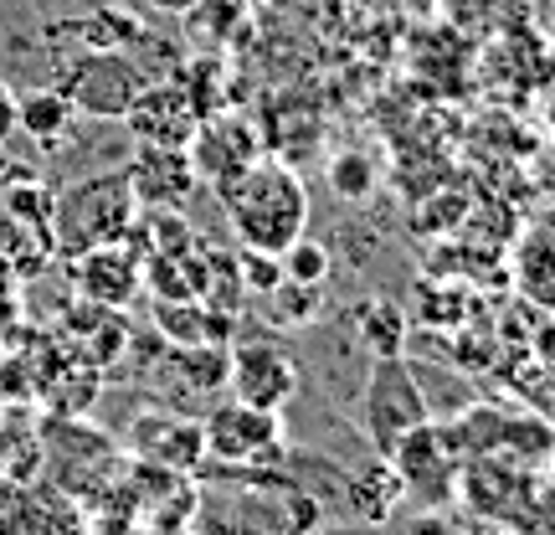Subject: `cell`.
<instances>
[{"mask_svg":"<svg viewBox=\"0 0 555 535\" xmlns=\"http://www.w3.org/2000/svg\"><path fill=\"white\" fill-rule=\"evenodd\" d=\"M16 139V88L0 78V144Z\"/></svg>","mask_w":555,"mask_h":535,"instance_id":"cell-27","label":"cell"},{"mask_svg":"<svg viewBox=\"0 0 555 535\" xmlns=\"http://www.w3.org/2000/svg\"><path fill=\"white\" fill-rule=\"evenodd\" d=\"M530 180H535V191H540V196L555 201V139H551V144H545V150L535 155V165H530Z\"/></svg>","mask_w":555,"mask_h":535,"instance_id":"cell-26","label":"cell"},{"mask_svg":"<svg viewBox=\"0 0 555 535\" xmlns=\"http://www.w3.org/2000/svg\"><path fill=\"white\" fill-rule=\"evenodd\" d=\"M330 191L339 201H350V206L371 201V191H376V160L365 155V150H339L330 160Z\"/></svg>","mask_w":555,"mask_h":535,"instance_id":"cell-22","label":"cell"},{"mask_svg":"<svg viewBox=\"0 0 555 535\" xmlns=\"http://www.w3.org/2000/svg\"><path fill=\"white\" fill-rule=\"evenodd\" d=\"M150 82V67L134 62L124 47H88L62 62L57 88L78 109V119H124Z\"/></svg>","mask_w":555,"mask_h":535,"instance_id":"cell-3","label":"cell"},{"mask_svg":"<svg viewBox=\"0 0 555 535\" xmlns=\"http://www.w3.org/2000/svg\"><path fill=\"white\" fill-rule=\"evenodd\" d=\"M519 525H525V535H555V484H545V489H535V495H525V505H519Z\"/></svg>","mask_w":555,"mask_h":535,"instance_id":"cell-25","label":"cell"},{"mask_svg":"<svg viewBox=\"0 0 555 535\" xmlns=\"http://www.w3.org/2000/svg\"><path fill=\"white\" fill-rule=\"evenodd\" d=\"M324 309V283H294V278H278L273 289L262 294V315L273 319L278 330H309Z\"/></svg>","mask_w":555,"mask_h":535,"instance_id":"cell-18","label":"cell"},{"mask_svg":"<svg viewBox=\"0 0 555 535\" xmlns=\"http://www.w3.org/2000/svg\"><path fill=\"white\" fill-rule=\"evenodd\" d=\"M227 386L247 407L283 412V402L298 392V360L283 345H273V340H242V345H232V377H227Z\"/></svg>","mask_w":555,"mask_h":535,"instance_id":"cell-10","label":"cell"},{"mask_svg":"<svg viewBox=\"0 0 555 535\" xmlns=\"http://www.w3.org/2000/svg\"><path fill=\"white\" fill-rule=\"evenodd\" d=\"M206 454L221 463H283V417L268 407H247V402H221L217 412L201 422Z\"/></svg>","mask_w":555,"mask_h":535,"instance_id":"cell-6","label":"cell"},{"mask_svg":"<svg viewBox=\"0 0 555 535\" xmlns=\"http://www.w3.org/2000/svg\"><path fill=\"white\" fill-rule=\"evenodd\" d=\"M67 345H73V356L82 366H114L119 351L129 345V319H124V309L82 298L78 309L67 315Z\"/></svg>","mask_w":555,"mask_h":535,"instance_id":"cell-13","label":"cell"},{"mask_svg":"<svg viewBox=\"0 0 555 535\" xmlns=\"http://www.w3.org/2000/svg\"><path fill=\"white\" fill-rule=\"evenodd\" d=\"M380 458H391L401 489H406V499H416V505H442V499L457 495L463 454H457V443H453V428H437L433 417L416 422L406 437H397V448Z\"/></svg>","mask_w":555,"mask_h":535,"instance_id":"cell-5","label":"cell"},{"mask_svg":"<svg viewBox=\"0 0 555 535\" xmlns=\"http://www.w3.org/2000/svg\"><path fill=\"white\" fill-rule=\"evenodd\" d=\"M180 21L191 26V47H227L242 21V0H196V11H185Z\"/></svg>","mask_w":555,"mask_h":535,"instance_id":"cell-20","label":"cell"},{"mask_svg":"<svg viewBox=\"0 0 555 535\" xmlns=\"http://www.w3.org/2000/svg\"><path fill=\"white\" fill-rule=\"evenodd\" d=\"M170 366H180L185 386L221 392L232 377V345L227 340H201V345H170Z\"/></svg>","mask_w":555,"mask_h":535,"instance_id":"cell-19","label":"cell"},{"mask_svg":"<svg viewBox=\"0 0 555 535\" xmlns=\"http://www.w3.org/2000/svg\"><path fill=\"white\" fill-rule=\"evenodd\" d=\"M155 330L165 345H201V340L232 345V315L206 298H155Z\"/></svg>","mask_w":555,"mask_h":535,"instance_id":"cell-14","label":"cell"},{"mask_svg":"<svg viewBox=\"0 0 555 535\" xmlns=\"http://www.w3.org/2000/svg\"><path fill=\"white\" fill-rule=\"evenodd\" d=\"M185 150H191V160H196V176L206 180L211 191H221L227 180H237L242 170L262 155V139L242 114L217 109V114H206V119L196 124V139H191Z\"/></svg>","mask_w":555,"mask_h":535,"instance_id":"cell-8","label":"cell"},{"mask_svg":"<svg viewBox=\"0 0 555 535\" xmlns=\"http://www.w3.org/2000/svg\"><path fill=\"white\" fill-rule=\"evenodd\" d=\"M519 289L545 309H555V242L530 238L519 247Z\"/></svg>","mask_w":555,"mask_h":535,"instance_id":"cell-21","label":"cell"},{"mask_svg":"<svg viewBox=\"0 0 555 535\" xmlns=\"http://www.w3.org/2000/svg\"><path fill=\"white\" fill-rule=\"evenodd\" d=\"M401 499H406V489H401L397 469H391V458H371L360 474L345 479V505H350V515L365 520V525H386V520L401 510Z\"/></svg>","mask_w":555,"mask_h":535,"instance_id":"cell-15","label":"cell"},{"mask_svg":"<svg viewBox=\"0 0 555 535\" xmlns=\"http://www.w3.org/2000/svg\"><path fill=\"white\" fill-rule=\"evenodd\" d=\"M217 196L227 206V227H232L237 247H253V253L278 258L309 227V191H304L294 165H283V160L258 155L237 180H227Z\"/></svg>","mask_w":555,"mask_h":535,"instance_id":"cell-1","label":"cell"},{"mask_svg":"<svg viewBox=\"0 0 555 535\" xmlns=\"http://www.w3.org/2000/svg\"><path fill=\"white\" fill-rule=\"evenodd\" d=\"M278 268H283V278H294V283H324L330 278V247L298 238L278 253Z\"/></svg>","mask_w":555,"mask_h":535,"instance_id":"cell-23","label":"cell"},{"mask_svg":"<svg viewBox=\"0 0 555 535\" xmlns=\"http://www.w3.org/2000/svg\"><path fill=\"white\" fill-rule=\"evenodd\" d=\"M124 176H129L139 212H185L201 186L191 150H176V144H134Z\"/></svg>","mask_w":555,"mask_h":535,"instance_id":"cell-7","label":"cell"},{"mask_svg":"<svg viewBox=\"0 0 555 535\" xmlns=\"http://www.w3.org/2000/svg\"><path fill=\"white\" fill-rule=\"evenodd\" d=\"M386 531L391 535H453L448 531V520H442V505H416L412 515H391L386 520Z\"/></svg>","mask_w":555,"mask_h":535,"instance_id":"cell-24","label":"cell"},{"mask_svg":"<svg viewBox=\"0 0 555 535\" xmlns=\"http://www.w3.org/2000/svg\"><path fill=\"white\" fill-rule=\"evenodd\" d=\"M139 5H144V11H150V16H185V11H196V0H139Z\"/></svg>","mask_w":555,"mask_h":535,"instance_id":"cell-29","label":"cell"},{"mask_svg":"<svg viewBox=\"0 0 555 535\" xmlns=\"http://www.w3.org/2000/svg\"><path fill=\"white\" fill-rule=\"evenodd\" d=\"M73 119H78V109L67 103V93L57 82H41L31 93H16V135L37 139L47 150L73 135Z\"/></svg>","mask_w":555,"mask_h":535,"instance_id":"cell-16","label":"cell"},{"mask_svg":"<svg viewBox=\"0 0 555 535\" xmlns=\"http://www.w3.org/2000/svg\"><path fill=\"white\" fill-rule=\"evenodd\" d=\"M356 345L371 360L401 356V345H406V315H401V304H391V298H365L356 309Z\"/></svg>","mask_w":555,"mask_h":535,"instance_id":"cell-17","label":"cell"},{"mask_svg":"<svg viewBox=\"0 0 555 535\" xmlns=\"http://www.w3.org/2000/svg\"><path fill=\"white\" fill-rule=\"evenodd\" d=\"M73 283H78V298L129 309L139 289H144V258L129 242H108V247H93V253L73 258Z\"/></svg>","mask_w":555,"mask_h":535,"instance_id":"cell-11","label":"cell"},{"mask_svg":"<svg viewBox=\"0 0 555 535\" xmlns=\"http://www.w3.org/2000/svg\"><path fill=\"white\" fill-rule=\"evenodd\" d=\"M304 535H386V525H365V520H356V525H314V531Z\"/></svg>","mask_w":555,"mask_h":535,"instance_id":"cell-30","label":"cell"},{"mask_svg":"<svg viewBox=\"0 0 555 535\" xmlns=\"http://www.w3.org/2000/svg\"><path fill=\"white\" fill-rule=\"evenodd\" d=\"M196 124L201 109L176 73L170 78H150L144 93L134 99V109L124 114V129L134 135V144H176V150H185L196 139Z\"/></svg>","mask_w":555,"mask_h":535,"instance_id":"cell-9","label":"cell"},{"mask_svg":"<svg viewBox=\"0 0 555 535\" xmlns=\"http://www.w3.org/2000/svg\"><path fill=\"white\" fill-rule=\"evenodd\" d=\"M134 448L139 458H155L159 469H196L206 458V437H201L196 417H180V412H155V417H139L134 422Z\"/></svg>","mask_w":555,"mask_h":535,"instance_id":"cell-12","label":"cell"},{"mask_svg":"<svg viewBox=\"0 0 555 535\" xmlns=\"http://www.w3.org/2000/svg\"><path fill=\"white\" fill-rule=\"evenodd\" d=\"M427 397L416 386V371L401 356L371 360V377L360 392V428L371 437V454H391L397 437H406L416 422H427Z\"/></svg>","mask_w":555,"mask_h":535,"instance_id":"cell-4","label":"cell"},{"mask_svg":"<svg viewBox=\"0 0 555 535\" xmlns=\"http://www.w3.org/2000/svg\"><path fill=\"white\" fill-rule=\"evenodd\" d=\"M16 319H21V304H16V294H11V283H0V340L16 330Z\"/></svg>","mask_w":555,"mask_h":535,"instance_id":"cell-28","label":"cell"},{"mask_svg":"<svg viewBox=\"0 0 555 535\" xmlns=\"http://www.w3.org/2000/svg\"><path fill=\"white\" fill-rule=\"evenodd\" d=\"M139 221V201L129 191V176L124 170H99V176L73 180L57 201H52V253L57 258H82L93 247H108V242H124L129 227Z\"/></svg>","mask_w":555,"mask_h":535,"instance_id":"cell-2","label":"cell"}]
</instances>
